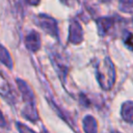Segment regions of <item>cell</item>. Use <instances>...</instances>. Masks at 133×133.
Wrapping results in <instances>:
<instances>
[{"label": "cell", "instance_id": "6da1fadb", "mask_svg": "<svg viewBox=\"0 0 133 133\" xmlns=\"http://www.w3.org/2000/svg\"><path fill=\"white\" fill-rule=\"evenodd\" d=\"M126 44L130 47V48H132L133 49V35H129V37H128V39H127V42H126Z\"/></svg>", "mask_w": 133, "mask_h": 133}]
</instances>
